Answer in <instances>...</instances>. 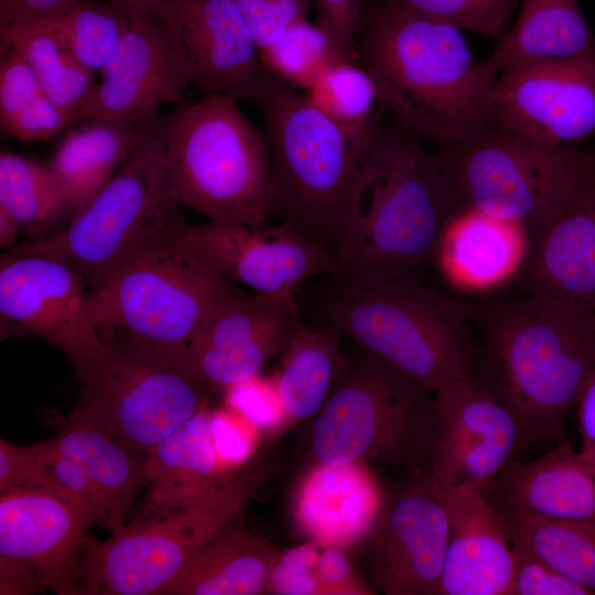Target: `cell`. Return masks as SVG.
<instances>
[{"mask_svg":"<svg viewBox=\"0 0 595 595\" xmlns=\"http://www.w3.org/2000/svg\"><path fill=\"white\" fill-rule=\"evenodd\" d=\"M354 56L371 76L380 108L422 142L455 149L488 129L486 99L496 78L455 26L393 0H360Z\"/></svg>","mask_w":595,"mask_h":595,"instance_id":"obj_1","label":"cell"},{"mask_svg":"<svg viewBox=\"0 0 595 595\" xmlns=\"http://www.w3.org/2000/svg\"><path fill=\"white\" fill-rule=\"evenodd\" d=\"M469 375L516 418L523 451L563 440L564 419L595 370V335L580 316L531 295L506 300L472 322Z\"/></svg>","mask_w":595,"mask_h":595,"instance_id":"obj_2","label":"cell"},{"mask_svg":"<svg viewBox=\"0 0 595 595\" xmlns=\"http://www.w3.org/2000/svg\"><path fill=\"white\" fill-rule=\"evenodd\" d=\"M255 105L271 153L273 218L336 258L383 130L381 116L365 131H349L266 69Z\"/></svg>","mask_w":595,"mask_h":595,"instance_id":"obj_3","label":"cell"},{"mask_svg":"<svg viewBox=\"0 0 595 595\" xmlns=\"http://www.w3.org/2000/svg\"><path fill=\"white\" fill-rule=\"evenodd\" d=\"M423 143L394 122L383 126L331 272L342 293L432 262L459 198L440 154Z\"/></svg>","mask_w":595,"mask_h":595,"instance_id":"obj_4","label":"cell"},{"mask_svg":"<svg viewBox=\"0 0 595 595\" xmlns=\"http://www.w3.org/2000/svg\"><path fill=\"white\" fill-rule=\"evenodd\" d=\"M165 164L181 205L208 220L259 228L273 218V173L264 130L239 101L205 94L167 113Z\"/></svg>","mask_w":595,"mask_h":595,"instance_id":"obj_5","label":"cell"},{"mask_svg":"<svg viewBox=\"0 0 595 595\" xmlns=\"http://www.w3.org/2000/svg\"><path fill=\"white\" fill-rule=\"evenodd\" d=\"M440 432L435 391L361 348L317 413V463L376 462L412 475L431 472Z\"/></svg>","mask_w":595,"mask_h":595,"instance_id":"obj_6","label":"cell"},{"mask_svg":"<svg viewBox=\"0 0 595 595\" xmlns=\"http://www.w3.org/2000/svg\"><path fill=\"white\" fill-rule=\"evenodd\" d=\"M332 323L361 348L434 391L469 375L470 315L420 269L342 293Z\"/></svg>","mask_w":595,"mask_h":595,"instance_id":"obj_7","label":"cell"},{"mask_svg":"<svg viewBox=\"0 0 595 595\" xmlns=\"http://www.w3.org/2000/svg\"><path fill=\"white\" fill-rule=\"evenodd\" d=\"M185 225L149 238L90 292L100 332L187 346L225 304L245 291L190 249L182 238Z\"/></svg>","mask_w":595,"mask_h":595,"instance_id":"obj_8","label":"cell"},{"mask_svg":"<svg viewBox=\"0 0 595 595\" xmlns=\"http://www.w3.org/2000/svg\"><path fill=\"white\" fill-rule=\"evenodd\" d=\"M166 126L160 111L110 182L62 231L4 252L63 260L93 292L149 238L185 224L165 164Z\"/></svg>","mask_w":595,"mask_h":595,"instance_id":"obj_9","label":"cell"},{"mask_svg":"<svg viewBox=\"0 0 595 595\" xmlns=\"http://www.w3.org/2000/svg\"><path fill=\"white\" fill-rule=\"evenodd\" d=\"M100 333L106 351L82 380L74 411L147 454L207 404L213 390L195 370L187 346Z\"/></svg>","mask_w":595,"mask_h":595,"instance_id":"obj_10","label":"cell"},{"mask_svg":"<svg viewBox=\"0 0 595 595\" xmlns=\"http://www.w3.org/2000/svg\"><path fill=\"white\" fill-rule=\"evenodd\" d=\"M263 476L260 467L242 466L199 499L141 513L107 540L89 538L77 595H163L194 554L242 509Z\"/></svg>","mask_w":595,"mask_h":595,"instance_id":"obj_11","label":"cell"},{"mask_svg":"<svg viewBox=\"0 0 595 595\" xmlns=\"http://www.w3.org/2000/svg\"><path fill=\"white\" fill-rule=\"evenodd\" d=\"M440 155L464 206L521 224L537 239L560 215L595 151L548 145L496 129Z\"/></svg>","mask_w":595,"mask_h":595,"instance_id":"obj_12","label":"cell"},{"mask_svg":"<svg viewBox=\"0 0 595 595\" xmlns=\"http://www.w3.org/2000/svg\"><path fill=\"white\" fill-rule=\"evenodd\" d=\"M486 112L497 130L548 145L595 139V58L511 64L494 80Z\"/></svg>","mask_w":595,"mask_h":595,"instance_id":"obj_13","label":"cell"},{"mask_svg":"<svg viewBox=\"0 0 595 595\" xmlns=\"http://www.w3.org/2000/svg\"><path fill=\"white\" fill-rule=\"evenodd\" d=\"M0 314L21 331L58 348L80 381L106 351L89 288L82 273L63 260L3 252Z\"/></svg>","mask_w":595,"mask_h":595,"instance_id":"obj_14","label":"cell"},{"mask_svg":"<svg viewBox=\"0 0 595 595\" xmlns=\"http://www.w3.org/2000/svg\"><path fill=\"white\" fill-rule=\"evenodd\" d=\"M429 476L418 474L386 497L363 541L369 583L382 594L441 595L450 523Z\"/></svg>","mask_w":595,"mask_h":595,"instance_id":"obj_15","label":"cell"},{"mask_svg":"<svg viewBox=\"0 0 595 595\" xmlns=\"http://www.w3.org/2000/svg\"><path fill=\"white\" fill-rule=\"evenodd\" d=\"M182 238L234 284L262 295L294 298L305 280L331 273L335 263L329 252L281 223L255 228L208 220L185 225Z\"/></svg>","mask_w":595,"mask_h":595,"instance_id":"obj_16","label":"cell"},{"mask_svg":"<svg viewBox=\"0 0 595 595\" xmlns=\"http://www.w3.org/2000/svg\"><path fill=\"white\" fill-rule=\"evenodd\" d=\"M193 85L255 104L264 69L236 0H164L154 11Z\"/></svg>","mask_w":595,"mask_h":595,"instance_id":"obj_17","label":"cell"},{"mask_svg":"<svg viewBox=\"0 0 595 595\" xmlns=\"http://www.w3.org/2000/svg\"><path fill=\"white\" fill-rule=\"evenodd\" d=\"M435 399L440 432L431 474L482 491L523 451L519 424L470 375L436 390Z\"/></svg>","mask_w":595,"mask_h":595,"instance_id":"obj_18","label":"cell"},{"mask_svg":"<svg viewBox=\"0 0 595 595\" xmlns=\"http://www.w3.org/2000/svg\"><path fill=\"white\" fill-rule=\"evenodd\" d=\"M100 73L80 120L148 121L162 106L181 102L186 87L193 85L186 63L155 15L132 20Z\"/></svg>","mask_w":595,"mask_h":595,"instance_id":"obj_19","label":"cell"},{"mask_svg":"<svg viewBox=\"0 0 595 595\" xmlns=\"http://www.w3.org/2000/svg\"><path fill=\"white\" fill-rule=\"evenodd\" d=\"M301 324L294 298L245 290L188 342L190 359L214 391L260 374Z\"/></svg>","mask_w":595,"mask_h":595,"instance_id":"obj_20","label":"cell"},{"mask_svg":"<svg viewBox=\"0 0 595 595\" xmlns=\"http://www.w3.org/2000/svg\"><path fill=\"white\" fill-rule=\"evenodd\" d=\"M94 518L46 490L0 493V555L31 566L57 595H77L79 567Z\"/></svg>","mask_w":595,"mask_h":595,"instance_id":"obj_21","label":"cell"},{"mask_svg":"<svg viewBox=\"0 0 595 595\" xmlns=\"http://www.w3.org/2000/svg\"><path fill=\"white\" fill-rule=\"evenodd\" d=\"M429 480L450 523L441 595H507L511 544L496 508L480 490Z\"/></svg>","mask_w":595,"mask_h":595,"instance_id":"obj_22","label":"cell"},{"mask_svg":"<svg viewBox=\"0 0 595 595\" xmlns=\"http://www.w3.org/2000/svg\"><path fill=\"white\" fill-rule=\"evenodd\" d=\"M536 240L528 294L575 315L595 313V166Z\"/></svg>","mask_w":595,"mask_h":595,"instance_id":"obj_23","label":"cell"},{"mask_svg":"<svg viewBox=\"0 0 595 595\" xmlns=\"http://www.w3.org/2000/svg\"><path fill=\"white\" fill-rule=\"evenodd\" d=\"M385 500L380 484L366 462L317 463L298 489L295 521L320 548L346 551L363 543L377 522Z\"/></svg>","mask_w":595,"mask_h":595,"instance_id":"obj_24","label":"cell"},{"mask_svg":"<svg viewBox=\"0 0 595 595\" xmlns=\"http://www.w3.org/2000/svg\"><path fill=\"white\" fill-rule=\"evenodd\" d=\"M482 493L495 507L553 519H595V455L562 440L533 459L511 461Z\"/></svg>","mask_w":595,"mask_h":595,"instance_id":"obj_25","label":"cell"},{"mask_svg":"<svg viewBox=\"0 0 595 595\" xmlns=\"http://www.w3.org/2000/svg\"><path fill=\"white\" fill-rule=\"evenodd\" d=\"M530 241L521 224L464 206L445 224L432 262L453 286L486 291L519 271L529 253Z\"/></svg>","mask_w":595,"mask_h":595,"instance_id":"obj_26","label":"cell"},{"mask_svg":"<svg viewBox=\"0 0 595 595\" xmlns=\"http://www.w3.org/2000/svg\"><path fill=\"white\" fill-rule=\"evenodd\" d=\"M33 446L47 466L52 459L65 457L84 467L104 497L106 530L125 523L130 505L148 485L145 454L74 410L56 436Z\"/></svg>","mask_w":595,"mask_h":595,"instance_id":"obj_27","label":"cell"},{"mask_svg":"<svg viewBox=\"0 0 595 595\" xmlns=\"http://www.w3.org/2000/svg\"><path fill=\"white\" fill-rule=\"evenodd\" d=\"M209 423L210 411L205 404L147 452L144 469L150 495L142 515L169 511L199 499L237 470L226 468L220 462Z\"/></svg>","mask_w":595,"mask_h":595,"instance_id":"obj_28","label":"cell"},{"mask_svg":"<svg viewBox=\"0 0 595 595\" xmlns=\"http://www.w3.org/2000/svg\"><path fill=\"white\" fill-rule=\"evenodd\" d=\"M242 509L191 559L163 595H257L268 593L280 554L245 526Z\"/></svg>","mask_w":595,"mask_h":595,"instance_id":"obj_29","label":"cell"},{"mask_svg":"<svg viewBox=\"0 0 595 595\" xmlns=\"http://www.w3.org/2000/svg\"><path fill=\"white\" fill-rule=\"evenodd\" d=\"M152 119L133 123L86 120L67 131L46 166L58 186L71 221L115 176Z\"/></svg>","mask_w":595,"mask_h":595,"instance_id":"obj_30","label":"cell"},{"mask_svg":"<svg viewBox=\"0 0 595 595\" xmlns=\"http://www.w3.org/2000/svg\"><path fill=\"white\" fill-rule=\"evenodd\" d=\"M595 58V35L578 0H522L510 30L484 65L496 78L526 61Z\"/></svg>","mask_w":595,"mask_h":595,"instance_id":"obj_31","label":"cell"},{"mask_svg":"<svg viewBox=\"0 0 595 595\" xmlns=\"http://www.w3.org/2000/svg\"><path fill=\"white\" fill-rule=\"evenodd\" d=\"M342 336L334 323L323 329L301 323L291 336L273 377L290 420L318 413L327 400L348 361L340 348Z\"/></svg>","mask_w":595,"mask_h":595,"instance_id":"obj_32","label":"cell"},{"mask_svg":"<svg viewBox=\"0 0 595 595\" xmlns=\"http://www.w3.org/2000/svg\"><path fill=\"white\" fill-rule=\"evenodd\" d=\"M0 47L13 48L28 62L47 96L73 120L82 109L95 82L66 46L52 20H23L0 29Z\"/></svg>","mask_w":595,"mask_h":595,"instance_id":"obj_33","label":"cell"},{"mask_svg":"<svg viewBox=\"0 0 595 595\" xmlns=\"http://www.w3.org/2000/svg\"><path fill=\"white\" fill-rule=\"evenodd\" d=\"M495 508L510 536L595 595V519H553L518 507Z\"/></svg>","mask_w":595,"mask_h":595,"instance_id":"obj_34","label":"cell"},{"mask_svg":"<svg viewBox=\"0 0 595 595\" xmlns=\"http://www.w3.org/2000/svg\"><path fill=\"white\" fill-rule=\"evenodd\" d=\"M0 206L15 218L29 240L50 238L71 221L47 166L9 151L0 153Z\"/></svg>","mask_w":595,"mask_h":595,"instance_id":"obj_35","label":"cell"},{"mask_svg":"<svg viewBox=\"0 0 595 595\" xmlns=\"http://www.w3.org/2000/svg\"><path fill=\"white\" fill-rule=\"evenodd\" d=\"M0 127L20 141H45L74 123L44 91L36 75L13 48H1Z\"/></svg>","mask_w":595,"mask_h":595,"instance_id":"obj_36","label":"cell"},{"mask_svg":"<svg viewBox=\"0 0 595 595\" xmlns=\"http://www.w3.org/2000/svg\"><path fill=\"white\" fill-rule=\"evenodd\" d=\"M303 95L325 116L349 131L367 130L379 116L376 85L354 57L331 64Z\"/></svg>","mask_w":595,"mask_h":595,"instance_id":"obj_37","label":"cell"},{"mask_svg":"<svg viewBox=\"0 0 595 595\" xmlns=\"http://www.w3.org/2000/svg\"><path fill=\"white\" fill-rule=\"evenodd\" d=\"M345 57L354 56L323 26L309 19L290 26L259 53L266 71L302 90L307 89L331 64Z\"/></svg>","mask_w":595,"mask_h":595,"instance_id":"obj_38","label":"cell"},{"mask_svg":"<svg viewBox=\"0 0 595 595\" xmlns=\"http://www.w3.org/2000/svg\"><path fill=\"white\" fill-rule=\"evenodd\" d=\"M51 20L75 58L93 73L109 63L132 22L120 8L96 0L82 1Z\"/></svg>","mask_w":595,"mask_h":595,"instance_id":"obj_39","label":"cell"},{"mask_svg":"<svg viewBox=\"0 0 595 595\" xmlns=\"http://www.w3.org/2000/svg\"><path fill=\"white\" fill-rule=\"evenodd\" d=\"M418 13L440 20L461 31L498 37L516 0H393Z\"/></svg>","mask_w":595,"mask_h":595,"instance_id":"obj_40","label":"cell"},{"mask_svg":"<svg viewBox=\"0 0 595 595\" xmlns=\"http://www.w3.org/2000/svg\"><path fill=\"white\" fill-rule=\"evenodd\" d=\"M225 391V402L245 421L261 431H274L289 421L274 378L260 374L237 382Z\"/></svg>","mask_w":595,"mask_h":595,"instance_id":"obj_41","label":"cell"},{"mask_svg":"<svg viewBox=\"0 0 595 595\" xmlns=\"http://www.w3.org/2000/svg\"><path fill=\"white\" fill-rule=\"evenodd\" d=\"M512 578L507 595H588L527 544L509 534Z\"/></svg>","mask_w":595,"mask_h":595,"instance_id":"obj_42","label":"cell"},{"mask_svg":"<svg viewBox=\"0 0 595 595\" xmlns=\"http://www.w3.org/2000/svg\"><path fill=\"white\" fill-rule=\"evenodd\" d=\"M17 488L46 490L78 505L33 445L19 446L1 439L0 493Z\"/></svg>","mask_w":595,"mask_h":595,"instance_id":"obj_43","label":"cell"},{"mask_svg":"<svg viewBox=\"0 0 595 595\" xmlns=\"http://www.w3.org/2000/svg\"><path fill=\"white\" fill-rule=\"evenodd\" d=\"M258 48L275 42L290 26L307 19L312 0H236Z\"/></svg>","mask_w":595,"mask_h":595,"instance_id":"obj_44","label":"cell"},{"mask_svg":"<svg viewBox=\"0 0 595 595\" xmlns=\"http://www.w3.org/2000/svg\"><path fill=\"white\" fill-rule=\"evenodd\" d=\"M318 545L312 541L280 552L270 574L268 593L288 595L321 594L317 575Z\"/></svg>","mask_w":595,"mask_h":595,"instance_id":"obj_45","label":"cell"},{"mask_svg":"<svg viewBox=\"0 0 595 595\" xmlns=\"http://www.w3.org/2000/svg\"><path fill=\"white\" fill-rule=\"evenodd\" d=\"M209 425L223 465L230 470L245 466L253 455L260 431L230 410L210 412Z\"/></svg>","mask_w":595,"mask_h":595,"instance_id":"obj_46","label":"cell"},{"mask_svg":"<svg viewBox=\"0 0 595 595\" xmlns=\"http://www.w3.org/2000/svg\"><path fill=\"white\" fill-rule=\"evenodd\" d=\"M48 467L77 504L94 518L96 524L106 529L107 509L104 497L84 467L65 457L52 459Z\"/></svg>","mask_w":595,"mask_h":595,"instance_id":"obj_47","label":"cell"},{"mask_svg":"<svg viewBox=\"0 0 595 595\" xmlns=\"http://www.w3.org/2000/svg\"><path fill=\"white\" fill-rule=\"evenodd\" d=\"M317 562L321 594H374L372 588L358 577L344 550L322 548Z\"/></svg>","mask_w":595,"mask_h":595,"instance_id":"obj_48","label":"cell"},{"mask_svg":"<svg viewBox=\"0 0 595 595\" xmlns=\"http://www.w3.org/2000/svg\"><path fill=\"white\" fill-rule=\"evenodd\" d=\"M315 2L318 12L316 22L354 56L360 0H315Z\"/></svg>","mask_w":595,"mask_h":595,"instance_id":"obj_49","label":"cell"},{"mask_svg":"<svg viewBox=\"0 0 595 595\" xmlns=\"http://www.w3.org/2000/svg\"><path fill=\"white\" fill-rule=\"evenodd\" d=\"M85 0H0V29L23 20L53 19Z\"/></svg>","mask_w":595,"mask_h":595,"instance_id":"obj_50","label":"cell"},{"mask_svg":"<svg viewBox=\"0 0 595 595\" xmlns=\"http://www.w3.org/2000/svg\"><path fill=\"white\" fill-rule=\"evenodd\" d=\"M48 587L39 573L28 564L0 555V594L32 595Z\"/></svg>","mask_w":595,"mask_h":595,"instance_id":"obj_51","label":"cell"},{"mask_svg":"<svg viewBox=\"0 0 595 595\" xmlns=\"http://www.w3.org/2000/svg\"><path fill=\"white\" fill-rule=\"evenodd\" d=\"M581 448L595 455V370L585 382L575 403Z\"/></svg>","mask_w":595,"mask_h":595,"instance_id":"obj_52","label":"cell"},{"mask_svg":"<svg viewBox=\"0 0 595 595\" xmlns=\"http://www.w3.org/2000/svg\"><path fill=\"white\" fill-rule=\"evenodd\" d=\"M164 0H107L108 3L123 10L131 19L153 15Z\"/></svg>","mask_w":595,"mask_h":595,"instance_id":"obj_53","label":"cell"},{"mask_svg":"<svg viewBox=\"0 0 595 595\" xmlns=\"http://www.w3.org/2000/svg\"><path fill=\"white\" fill-rule=\"evenodd\" d=\"M19 232H21V229L15 218L0 206V247L4 251L14 248L18 245Z\"/></svg>","mask_w":595,"mask_h":595,"instance_id":"obj_54","label":"cell"},{"mask_svg":"<svg viewBox=\"0 0 595 595\" xmlns=\"http://www.w3.org/2000/svg\"><path fill=\"white\" fill-rule=\"evenodd\" d=\"M593 326H594V329H595V313L593 314Z\"/></svg>","mask_w":595,"mask_h":595,"instance_id":"obj_55","label":"cell"}]
</instances>
